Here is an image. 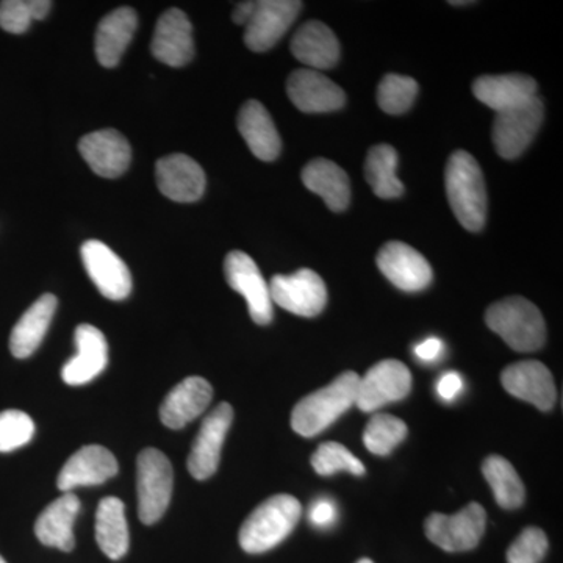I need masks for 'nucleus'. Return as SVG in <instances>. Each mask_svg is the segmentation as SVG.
Wrapping results in <instances>:
<instances>
[{"instance_id":"423d86ee","label":"nucleus","mask_w":563,"mask_h":563,"mask_svg":"<svg viewBox=\"0 0 563 563\" xmlns=\"http://www.w3.org/2000/svg\"><path fill=\"white\" fill-rule=\"evenodd\" d=\"M487 514L481 504L472 503L455 515L432 514L424 531L433 544L448 553L474 550L483 540Z\"/></svg>"},{"instance_id":"473e14b6","label":"nucleus","mask_w":563,"mask_h":563,"mask_svg":"<svg viewBox=\"0 0 563 563\" xmlns=\"http://www.w3.org/2000/svg\"><path fill=\"white\" fill-rule=\"evenodd\" d=\"M406 422L388 413H376L366 424L363 443L369 453L388 455L407 437Z\"/></svg>"},{"instance_id":"c756f323","label":"nucleus","mask_w":563,"mask_h":563,"mask_svg":"<svg viewBox=\"0 0 563 563\" xmlns=\"http://www.w3.org/2000/svg\"><path fill=\"white\" fill-rule=\"evenodd\" d=\"M96 540L99 548L111 561H120L129 551V536L125 507L117 496L103 498L96 512Z\"/></svg>"},{"instance_id":"ea45409f","label":"nucleus","mask_w":563,"mask_h":563,"mask_svg":"<svg viewBox=\"0 0 563 563\" xmlns=\"http://www.w3.org/2000/svg\"><path fill=\"white\" fill-rule=\"evenodd\" d=\"M462 387L461 374L451 372L440 377L439 384H437V393H439L440 398L444 399V401H453V399L457 398Z\"/></svg>"},{"instance_id":"ddd939ff","label":"nucleus","mask_w":563,"mask_h":563,"mask_svg":"<svg viewBox=\"0 0 563 563\" xmlns=\"http://www.w3.org/2000/svg\"><path fill=\"white\" fill-rule=\"evenodd\" d=\"M301 9L302 3L298 0L255 2L254 13L244 25V43L254 52L272 49L291 27Z\"/></svg>"},{"instance_id":"37998d69","label":"nucleus","mask_w":563,"mask_h":563,"mask_svg":"<svg viewBox=\"0 0 563 563\" xmlns=\"http://www.w3.org/2000/svg\"><path fill=\"white\" fill-rule=\"evenodd\" d=\"M357 563H374L373 561H369V559H361Z\"/></svg>"},{"instance_id":"dca6fc26","label":"nucleus","mask_w":563,"mask_h":563,"mask_svg":"<svg viewBox=\"0 0 563 563\" xmlns=\"http://www.w3.org/2000/svg\"><path fill=\"white\" fill-rule=\"evenodd\" d=\"M158 190L174 202L199 201L206 191V173L198 162L185 154L163 157L155 166Z\"/></svg>"},{"instance_id":"aec40b11","label":"nucleus","mask_w":563,"mask_h":563,"mask_svg":"<svg viewBox=\"0 0 563 563\" xmlns=\"http://www.w3.org/2000/svg\"><path fill=\"white\" fill-rule=\"evenodd\" d=\"M118 470L117 457L107 448L88 444L70 455L58 474L57 487L58 490L70 493L77 487L101 485L117 476Z\"/></svg>"},{"instance_id":"e433bc0d","label":"nucleus","mask_w":563,"mask_h":563,"mask_svg":"<svg viewBox=\"0 0 563 563\" xmlns=\"http://www.w3.org/2000/svg\"><path fill=\"white\" fill-rule=\"evenodd\" d=\"M35 422L21 410L0 413V453H11L33 439Z\"/></svg>"},{"instance_id":"7ed1b4c3","label":"nucleus","mask_w":563,"mask_h":563,"mask_svg":"<svg viewBox=\"0 0 563 563\" xmlns=\"http://www.w3.org/2000/svg\"><path fill=\"white\" fill-rule=\"evenodd\" d=\"M301 515V503L295 496L274 495L246 518L240 529V544L246 553H266L290 536Z\"/></svg>"},{"instance_id":"20e7f679","label":"nucleus","mask_w":563,"mask_h":563,"mask_svg":"<svg viewBox=\"0 0 563 563\" xmlns=\"http://www.w3.org/2000/svg\"><path fill=\"white\" fill-rule=\"evenodd\" d=\"M485 322L514 351H539L547 342V324L542 313L521 296H510L492 303L485 313Z\"/></svg>"},{"instance_id":"a211bd4d","label":"nucleus","mask_w":563,"mask_h":563,"mask_svg":"<svg viewBox=\"0 0 563 563\" xmlns=\"http://www.w3.org/2000/svg\"><path fill=\"white\" fill-rule=\"evenodd\" d=\"M151 51L158 62L172 68H181L192 60L195 57L192 27L184 11L172 9L162 14L155 27Z\"/></svg>"},{"instance_id":"5701e85b","label":"nucleus","mask_w":563,"mask_h":563,"mask_svg":"<svg viewBox=\"0 0 563 563\" xmlns=\"http://www.w3.org/2000/svg\"><path fill=\"white\" fill-rule=\"evenodd\" d=\"M473 92L477 101L490 107L495 113H503L536 98L537 81L525 74L483 76L474 80Z\"/></svg>"},{"instance_id":"39448f33","label":"nucleus","mask_w":563,"mask_h":563,"mask_svg":"<svg viewBox=\"0 0 563 563\" xmlns=\"http://www.w3.org/2000/svg\"><path fill=\"white\" fill-rule=\"evenodd\" d=\"M174 485L173 465L165 454L147 448L136 461V490L139 517L144 525L157 523L172 501Z\"/></svg>"},{"instance_id":"a19ab883","label":"nucleus","mask_w":563,"mask_h":563,"mask_svg":"<svg viewBox=\"0 0 563 563\" xmlns=\"http://www.w3.org/2000/svg\"><path fill=\"white\" fill-rule=\"evenodd\" d=\"M443 351L444 344L437 336H431V339L424 340L415 347V354L421 362H435L443 354Z\"/></svg>"},{"instance_id":"c03bdc74","label":"nucleus","mask_w":563,"mask_h":563,"mask_svg":"<svg viewBox=\"0 0 563 563\" xmlns=\"http://www.w3.org/2000/svg\"><path fill=\"white\" fill-rule=\"evenodd\" d=\"M0 563H7L5 559H3L2 555H0Z\"/></svg>"},{"instance_id":"c9c22d12","label":"nucleus","mask_w":563,"mask_h":563,"mask_svg":"<svg viewBox=\"0 0 563 563\" xmlns=\"http://www.w3.org/2000/svg\"><path fill=\"white\" fill-rule=\"evenodd\" d=\"M312 466L321 476H331L339 472H347L355 476L365 474V465L347 448L335 442L320 444L312 455Z\"/></svg>"},{"instance_id":"4468645a","label":"nucleus","mask_w":563,"mask_h":563,"mask_svg":"<svg viewBox=\"0 0 563 563\" xmlns=\"http://www.w3.org/2000/svg\"><path fill=\"white\" fill-rule=\"evenodd\" d=\"M380 273L399 290L422 291L431 285L433 273L431 265L409 244L390 242L377 254Z\"/></svg>"},{"instance_id":"393cba45","label":"nucleus","mask_w":563,"mask_h":563,"mask_svg":"<svg viewBox=\"0 0 563 563\" xmlns=\"http://www.w3.org/2000/svg\"><path fill=\"white\" fill-rule=\"evenodd\" d=\"M80 512V501L74 493H65L40 515L35 533L41 543L69 553L74 550V523Z\"/></svg>"},{"instance_id":"412c9836","label":"nucleus","mask_w":563,"mask_h":563,"mask_svg":"<svg viewBox=\"0 0 563 563\" xmlns=\"http://www.w3.org/2000/svg\"><path fill=\"white\" fill-rule=\"evenodd\" d=\"M77 354L62 369V377L68 385L91 383L107 368L109 344L106 335L91 324L76 329Z\"/></svg>"},{"instance_id":"c85d7f7f","label":"nucleus","mask_w":563,"mask_h":563,"mask_svg":"<svg viewBox=\"0 0 563 563\" xmlns=\"http://www.w3.org/2000/svg\"><path fill=\"white\" fill-rule=\"evenodd\" d=\"M302 181L310 191L320 196L332 211H343L350 206V177L336 163L314 158L302 169Z\"/></svg>"},{"instance_id":"2eb2a0df","label":"nucleus","mask_w":563,"mask_h":563,"mask_svg":"<svg viewBox=\"0 0 563 563\" xmlns=\"http://www.w3.org/2000/svg\"><path fill=\"white\" fill-rule=\"evenodd\" d=\"M503 387L507 393L536 406L542 412L553 409L558 390L553 374L537 361H525L507 366L501 374Z\"/></svg>"},{"instance_id":"6e6552de","label":"nucleus","mask_w":563,"mask_h":563,"mask_svg":"<svg viewBox=\"0 0 563 563\" xmlns=\"http://www.w3.org/2000/svg\"><path fill=\"white\" fill-rule=\"evenodd\" d=\"M268 285L272 301L298 317H318L328 303L324 280L309 268L299 269L290 276H274Z\"/></svg>"},{"instance_id":"9d476101","label":"nucleus","mask_w":563,"mask_h":563,"mask_svg":"<svg viewBox=\"0 0 563 563\" xmlns=\"http://www.w3.org/2000/svg\"><path fill=\"white\" fill-rule=\"evenodd\" d=\"M224 273L229 287L246 299L252 321L261 325L269 324L273 321L272 295L257 263L244 252L233 251L225 257Z\"/></svg>"},{"instance_id":"f257e3e1","label":"nucleus","mask_w":563,"mask_h":563,"mask_svg":"<svg viewBox=\"0 0 563 563\" xmlns=\"http://www.w3.org/2000/svg\"><path fill=\"white\" fill-rule=\"evenodd\" d=\"M448 201L455 218L470 232H479L487 220V190L483 169L472 154L457 151L448 161Z\"/></svg>"},{"instance_id":"4be33fe9","label":"nucleus","mask_w":563,"mask_h":563,"mask_svg":"<svg viewBox=\"0 0 563 563\" xmlns=\"http://www.w3.org/2000/svg\"><path fill=\"white\" fill-rule=\"evenodd\" d=\"M213 398V388L202 377H188L177 384L161 407V420L166 428L179 431L206 412Z\"/></svg>"},{"instance_id":"0eeeda50","label":"nucleus","mask_w":563,"mask_h":563,"mask_svg":"<svg viewBox=\"0 0 563 563\" xmlns=\"http://www.w3.org/2000/svg\"><path fill=\"white\" fill-rule=\"evenodd\" d=\"M543 113L542 99L537 96L523 106L496 113L493 122V144L496 152L506 161L520 157L542 128Z\"/></svg>"},{"instance_id":"1a4fd4ad","label":"nucleus","mask_w":563,"mask_h":563,"mask_svg":"<svg viewBox=\"0 0 563 563\" xmlns=\"http://www.w3.org/2000/svg\"><path fill=\"white\" fill-rule=\"evenodd\" d=\"M412 388V374L402 362L383 361L376 363L361 377L355 406L362 412H374L387 404L401 401Z\"/></svg>"},{"instance_id":"f03ea898","label":"nucleus","mask_w":563,"mask_h":563,"mask_svg":"<svg viewBox=\"0 0 563 563\" xmlns=\"http://www.w3.org/2000/svg\"><path fill=\"white\" fill-rule=\"evenodd\" d=\"M361 376L344 372L328 387L310 393L296 404L291 413L292 431L302 437H314L339 420L344 412L355 406Z\"/></svg>"},{"instance_id":"6ab92c4d","label":"nucleus","mask_w":563,"mask_h":563,"mask_svg":"<svg viewBox=\"0 0 563 563\" xmlns=\"http://www.w3.org/2000/svg\"><path fill=\"white\" fill-rule=\"evenodd\" d=\"M79 151L92 172L106 179L122 176L132 161L131 144L113 129L88 133L80 140Z\"/></svg>"},{"instance_id":"79ce46f5","label":"nucleus","mask_w":563,"mask_h":563,"mask_svg":"<svg viewBox=\"0 0 563 563\" xmlns=\"http://www.w3.org/2000/svg\"><path fill=\"white\" fill-rule=\"evenodd\" d=\"M255 2H243L233 11L232 18L235 24L246 25L254 13Z\"/></svg>"},{"instance_id":"7c9ffc66","label":"nucleus","mask_w":563,"mask_h":563,"mask_svg":"<svg viewBox=\"0 0 563 563\" xmlns=\"http://www.w3.org/2000/svg\"><path fill=\"white\" fill-rule=\"evenodd\" d=\"M398 152L388 144H377L368 152L365 163V176L374 195L383 199L402 196V181L396 176Z\"/></svg>"},{"instance_id":"bb28decb","label":"nucleus","mask_w":563,"mask_h":563,"mask_svg":"<svg viewBox=\"0 0 563 563\" xmlns=\"http://www.w3.org/2000/svg\"><path fill=\"white\" fill-rule=\"evenodd\" d=\"M239 131L252 154L263 162L279 157L282 141L268 110L258 101L244 103L239 113Z\"/></svg>"},{"instance_id":"2f4dec72","label":"nucleus","mask_w":563,"mask_h":563,"mask_svg":"<svg viewBox=\"0 0 563 563\" xmlns=\"http://www.w3.org/2000/svg\"><path fill=\"white\" fill-rule=\"evenodd\" d=\"M483 473L487 483L490 484L496 503L503 509H518L523 506L525 484L512 463L501 455H488L483 463Z\"/></svg>"},{"instance_id":"4c0bfd02","label":"nucleus","mask_w":563,"mask_h":563,"mask_svg":"<svg viewBox=\"0 0 563 563\" xmlns=\"http://www.w3.org/2000/svg\"><path fill=\"white\" fill-rule=\"evenodd\" d=\"M548 553L547 533L539 528H528L507 550V563H540Z\"/></svg>"},{"instance_id":"58836bf2","label":"nucleus","mask_w":563,"mask_h":563,"mask_svg":"<svg viewBox=\"0 0 563 563\" xmlns=\"http://www.w3.org/2000/svg\"><path fill=\"white\" fill-rule=\"evenodd\" d=\"M309 520L317 528H328L336 520L335 504L331 499H318L310 507Z\"/></svg>"},{"instance_id":"a878e982","label":"nucleus","mask_w":563,"mask_h":563,"mask_svg":"<svg viewBox=\"0 0 563 563\" xmlns=\"http://www.w3.org/2000/svg\"><path fill=\"white\" fill-rule=\"evenodd\" d=\"M291 52L310 69L333 68L340 60V43L335 33L320 21H309L291 40Z\"/></svg>"},{"instance_id":"f704fd0d","label":"nucleus","mask_w":563,"mask_h":563,"mask_svg":"<svg viewBox=\"0 0 563 563\" xmlns=\"http://www.w3.org/2000/svg\"><path fill=\"white\" fill-rule=\"evenodd\" d=\"M418 84L412 77L387 74L377 88V103L388 114H402L413 106Z\"/></svg>"},{"instance_id":"9b49d317","label":"nucleus","mask_w":563,"mask_h":563,"mask_svg":"<svg viewBox=\"0 0 563 563\" xmlns=\"http://www.w3.org/2000/svg\"><path fill=\"white\" fill-rule=\"evenodd\" d=\"M232 421L233 409L228 402H221L202 421L198 437L192 443L191 453L188 455V472L195 479L206 481L217 473L218 466H220L222 444H224Z\"/></svg>"},{"instance_id":"cd10ccee","label":"nucleus","mask_w":563,"mask_h":563,"mask_svg":"<svg viewBox=\"0 0 563 563\" xmlns=\"http://www.w3.org/2000/svg\"><path fill=\"white\" fill-rule=\"evenodd\" d=\"M57 310V298L51 292L41 296L38 301L22 314L10 335V351L16 358L31 357L38 350L44 336L49 331L52 318Z\"/></svg>"},{"instance_id":"72a5a7b5","label":"nucleus","mask_w":563,"mask_h":563,"mask_svg":"<svg viewBox=\"0 0 563 563\" xmlns=\"http://www.w3.org/2000/svg\"><path fill=\"white\" fill-rule=\"evenodd\" d=\"M49 0H3L0 2V27L9 33H24L32 21L44 20L49 14Z\"/></svg>"},{"instance_id":"b1692460","label":"nucleus","mask_w":563,"mask_h":563,"mask_svg":"<svg viewBox=\"0 0 563 563\" xmlns=\"http://www.w3.org/2000/svg\"><path fill=\"white\" fill-rule=\"evenodd\" d=\"M136 25H139V16L131 7H121L111 11L99 22L95 51L103 68H114L120 65L122 55L135 35Z\"/></svg>"},{"instance_id":"f3484780","label":"nucleus","mask_w":563,"mask_h":563,"mask_svg":"<svg viewBox=\"0 0 563 563\" xmlns=\"http://www.w3.org/2000/svg\"><path fill=\"white\" fill-rule=\"evenodd\" d=\"M287 92L303 113H329L342 109L346 102L342 88L314 69L295 70L288 77Z\"/></svg>"},{"instance_id":"f8f14e48","label":"nucleus","mask_w":563,"mask_h":563,"mask_svg":"<svg viewBox=\"0 0 563 563\" xmlns=\"http://www.w3.org/2000/svg\"><path fill=\"white\" fill-rule=\"evenodd\" d=\"M81 262L88 276L102 296L111 301H122L132 291V274L120 255L98 240L81 244Z\"/></svg>"}]
</instances>
